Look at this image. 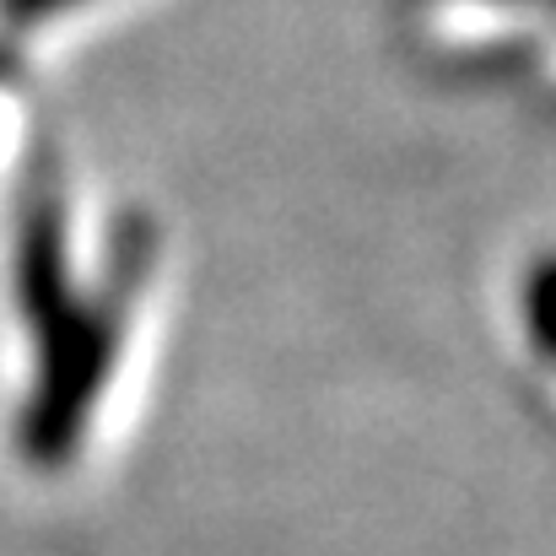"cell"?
Returning a JSON list of instances; mask_svg holds the SVG:
<instances>
[{
  "mask_svg": "<svg viewBox=\"0 0 556 556\" xmlns=\"http://www.w3.org/2000/svg\"><path fill=\"white\" fill-rule=\"evenodd\" d=\"M16 71H22L16 49H11V43H0V81H16Z\"/></svg>",
  "mask_w": 556,
  "mask_h": 556,
  "instance_id": "5b68a950",
  "label": "cell"
},
{
  "mask_svg": "<svg viewBox=\"0 0 556 556\" xmlns=\"http://www.w3.org/2000/svg\"><path fill=\"white\" fill-rule=\"evenodd\" d=\"M157 260V227L147 211H125L109 232L103 276L92 281L87 298H71L65 314L38 330V372L22 400L16 421V448L33 470H60L76 443L87 438L92 405L109 389L119 346L130 336V314L141 303V287Z\"/></svg>",
  "mask_w": 556,
  "mask_h": 556,
  "instance_id": "6da1fadb",
  "label": "cell"
},
{
  "mask_svg": "<svg viewBox=\"0 0 556 556\" xmlns=\"http://www.w3.org/2000/svg\"><path fill=\"white\" fill-rule=\"evenodd\" d=\"M546 298H552V270H546V265H535V276H530V336H535V346H541V352L552 346V319H546Z\"/></svg>",
  "mask_w": 556,
  "mask_h": 556,
  "instance_id": "277c9868",
  "label": "cell"
},
{
  "mask_svg": "<svg viewBox=\"0 0 556 556\" xmlns=\"http://www.w3.org/2000/svg\"><path fill=\"white\" fill-rule=\"evenodd\" d=\"M16 314L27 330H49L71 303V254H65V185L49 147H33L22 174V211H16Z\"/></svg>",
  "mask_w": 556,
  "mask_h": 556,
  "instance_id": "7a4b0ae2",
  "label": "cell"
},
{
  "mask_svg": "<svg viewBox=\"0 0 556 556\" xmlns=\"http://www.w3.org/2000/svg\"><path fill=\"white\" fill-rule=\"evenodd\" d=\"M71 5H87V0H0V27L5 33H27V27H43L49 16H60Z\"/></svg>",
  "mask_w": 556,
  "mask_h": 556,
  "instance_id": "3957f363",
  "label": "cell"
}]
</instances>
